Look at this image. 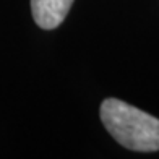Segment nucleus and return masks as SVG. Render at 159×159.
I'll return each instance as SVG.
<instances>
[{"mask_svg":"<svg viewBox=\"0 0 159 159\" xmlns=\"http://www.w3.org/2000/svg\"><path fill=\"white\" fill-rule=\"evenodd\" d=\"M101 120L122 146L140 153L159 149V120L135 106L109 98L101 104Z\"/></svg>","mask_w":159,"mask_h":159,"instance_id":"nucleus-1","label":"nucleus"},{"mask_svg":"<svg viewBox=\"0 0 159 159\" xmlns=\"http://www.w3.org/2000/svg\"><path fill=\"white\" fill-rule=\"evenodd\" d=\"M73 0H31V11L36 25L42 30H55L63 23Z\"/></svg>","mask_w":159,"mask_h":159,"instance_id":"nucleus-2","label":"nucleus"}]
</instances>
